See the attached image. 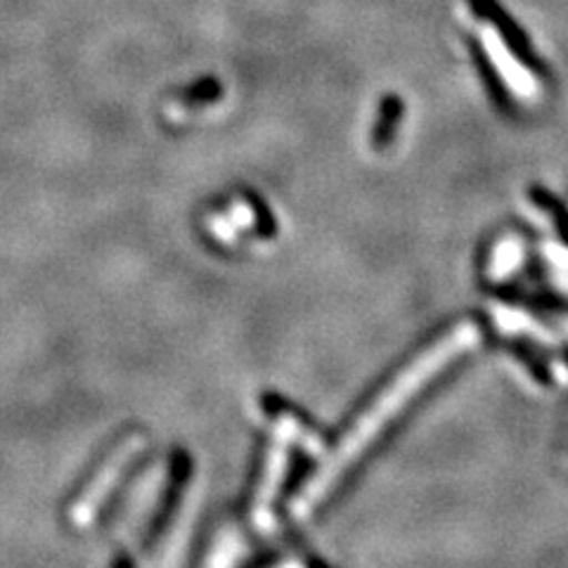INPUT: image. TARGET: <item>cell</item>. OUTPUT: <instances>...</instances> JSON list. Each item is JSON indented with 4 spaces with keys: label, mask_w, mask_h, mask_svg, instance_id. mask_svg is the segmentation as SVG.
Returning <instances> with one entry per match:
<instances>
[{
    "label": "cell",
    "mask_w": 568,
    "mask_h": 568,
    "mask_svg": "<svg viewBox=\"0 0 568 568\" xmlns=\"http://www.w3.org/2000/svg\"><path fill=\"white\" fill-rule=\"evenodd\" d=\"M481 342V329L471 323L459 325L450 329L446 336H440L436 344H432L422 355L407 365L400 375L390 382L382 396L372 403L363 417L355 422L348 434L339 440V446L327 457L323 467L315 471V476L298 493L292 505L294 519H304L308 514L325 500L332 488L339 484V478L363 457V453L377 440V436L394 422L398 413H403L410 400L429 386V382L440 375L459 355L469 353L474 346Z\"/></svg>",
    "instance_id": "6da1fadb"
},
{
    "label": "cell",
    "mask_w": 568,
    "mask_h": 568,
    "mask_svg": "<svg viewBox=\"0 0 568 568\" xmlns=\"http://www.w3.org/2000/svg\"><path fill=\"white\" fill-rule=\"evenodd\" d=\"M471 12L481 22V36L486 58L490 67L497 71V77L517 93L521 100H536L540 95V81L519 52V43L524 41L521 31L517 29L505 10L497 6V0H469Z\"/></svg>",
    "instance_id": "7a4b0ae2"
},
{
    "label": "cell",
    "mask_w": 568,
    "mask_h": 568,
    "mask_svg": "<svg viewBox=\"0 0 568 568\" xmlns=\"http://www.w3.org/2000/svg\"><path fill=\"white\" fill-rule=\"evenodd\" d=\"M298 436V426L292 417H280L277 426H275V436L271 443L268 450V459H265V471H263V481L258 486L256 500H254V524L258 528L268 530L273 524V505L277 500L280 486L287 476V467H290V450L292 443Z\"/></svg>",
    "instance_id": "3957f363"
},
{
    "label": "cell",
    "mask_w": 568,
    "mask_h": 568,
    "mask_svg": "<svg viewBox=\"0 0 568 568\" xmlns=\"http://www.w3.org/2000/svg\"><path fill=\"white\" fill-rule=\"evenodd\" d=\"M140 448H142L140 438H129L110 459L104 462L102 469L95 474L93 481L85 486L83 495L79 497V503L74 505V521H79V524L91 521L98 507L106 500V497H110L112 488H116V484L121 481V474L126 471V467L135 459Z\"/></svg>",
    "instance_id": "277c9868"
},
{
    "label": "cell",
    "mask_w": 568,
    "mask_h": 568,
    "mask_svg": "<svg viewBox=\"0 0 568 568\" xmlns=\"http://www.w3.org/2000/svg\"><path fill=\"white\" fill-rule=\"evenodd\" d=\"M524 258H526V244L521 237L505 235L503 240H497L488 258V268H486L488 280L493 282L509 280L521 268Z\"/></svg>",
    "instance_id": "5b68a950"
}]
</instances>
